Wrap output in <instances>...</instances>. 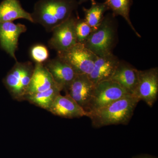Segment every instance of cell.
I'll use <instances>...</instances> for the list:
<instances>
[{"mask_svg": "<svg viewBox=\"0 0 158 158\" xmlns=\"http://www.w3.org/2000/svg\"><path fill=\"white\" fill-rule=\"evenodd\" d=\"M78 5L77 0H38L31 13L33 23L52 32L73 15Z\"/></svg>", "mask_w": 158, "mask_h": 158, "instance_id": "cell-1", "label": "cell"}, {"mask_svg": "<svg viewBox=\"0 0 158 158\" xmlns=\"http://www.w3.org/2000/svg\"><path fill=\"white\" fill-rule=\"evenodd\" d=\"M139 101L129 94L104 107L89 113L93 126L101 127L128 123Z\"/></svg>", "mask_w": 158, "mask_h": 158, "instance_id": "cell-2", "label": "cell"}, {"mask_svg": "<svg viewBox=\"0 0 158 158\" xmlns=\"http://www.w3.org/2000/svg\"><path fill=\"white\" fill-rule=\"evenodd\" d=\"M34 68V65L30 61H16L6 75L3 83L12 98L19 101L24 100Z\"/></svg>", "mask_w": 158, "mask_h": 158, "instance_id": "cell-3", "label": "cell"}, {"mask_svg": "<svg viewBox=\"0 0 158 158\" xmlns=\"http://www.w3.org/2000/svg\"><path fill=\"white\" fill-rule=\"evenodd\" d=\"M115 38L116 30L113 19L110 16H106L84 44L98 56H103L113 53Z\"/></svg>", "mask_w": 158, "mask_h": 158, "instance_id": "cell-4", "label": "cell"}, {"mask_svg": "<svg viewBox=\"0 0 158 158\" xmlns=\"http://www.w3.org/2000/svg\"><path fill=\"white\" fill-rule=\"evenodd\" d=\"M70 65L77 74H90L98 56L85 46L77 43L57 56Z\"/></svg>", "mask_w": 158, "mask_h": 158, "instance_id": "cell-5", "label": "cell"}, {"mask_svg": "<svg viewBox=\"0 0 158 158\" xmlns=\"http://www.w3.org/2000/svg\"><path fill=\"white\" fill-rule=\"evenodd\" d=\"M129 94L120 85L112 80L100 82L95 85L88 113Z\"/></svg>", "mask_w": 158, "mask_h": 158, "instance_id": "cell-6", "label": "cell"}, {"mask_svg": "<svg viewBox=\"0 0 158 158\" xmlns=\"http://www.w3.org/2000/svg\"><path fill=\"white\" fill-rule=\"evenodd\" d=\"M158 94V68L139 70L138 82L132 95L152 107L156 101Z\"/></svg>", "mask_w": 158, "mask_h": 158, "instance_id": "cell-7", "label": "cell"}, {"mask_svg": "<svg viewBox=\"0 0 158 158\" xmlns=\"http://www.w3.org/2000/svg\"><path fill=\"white\" fill-rule=\"evenodd\" d=\"M77 20L73 15L52 30V37L48 42L51 49L57 52H64L77 43L76 33Z\"/></svg>", "mask_w": 158, "mask_h": 158, "instance_id": "cell-8", "label": "cell"}, {"mask_svg": "<svg viewBox=\"0 0 158 158\" xmlns=\"http://www.w3.org/2000/svg\"><path fill=\"white\" fill-rule=\"evenodd\" d=\"M94 87L88 75L77 74L65 92L88 113Z\"/></svg>", "mask_w": 158, "mask_h": 158, "instance_id": "cell-9", "label": "cell"}, {"mask_svg": "<svg viewBox=\"0 0 158 158\" xmlns=\"http://www.w3.org/2000/svg\"><path fill=\"white\" fill-rule=\"evenodd\" d=\"M27 27L21 23L13 22L0 23V47L17 61L15 52L18 48L21 34L25 33Z\"/></svg>", "mask_w": 158, "mask_h": 158, "instance_id": "cell-10", "label": "cell"}, {"mask_svg": "<svg viewBox=\"0 0 158 158\" xmlns=\"http://www.w3.org/2000/svg\"><path fill=\"white\" fill-rule=\"evenodd\" d=\"M43 64L51 73L55 84L61 90L66 92L76 77L75 72L58 56L54 59H48Z\"/></svg>", "mask_w": 158, "mask_h": 158, "instance_id": "cell-11", "label": "cell"}, {"mask_svg": "<svg viewBox=\"0 0 158 158\" xmlns=\"http://www.w3.org/2000/svg\"><path fill=\"white\" fill-rule=\"evenodd\" d=\"M49 112L56 116L63 118H73L89 116L85 111L68 94L57 96L51 106Z\"/></svg>", "mask_w": 158, "mask_h": 158, "instance_id": "cell-12", "label": "cell"}, {"mask_svg": "<svg viewBox=\"0 0 158 158\" xmlns=\"http://www.w3.org/2000/svg\"><path fill=\"white\" fill-rule=\"evenodd\" d=\"M113 53L98 57L88 77L94 85L111 79L119 62Z\"/></svg>", "mask_w": 158, "mask_h": 158, "instance_id": "cell-13", "label": "cell"}, {"mask_svg": "<svg viewBox=\"0 0 158 158\" xmlns=\"http://www.w3.org/2000/svg\"><path fill=\"white\" fill-rule=\"evenodd\" d=\"M139 70L128 63L119 61L110 80L116 82L133 95L138 82Z\"/></svg>", "mask_w": 158, "mask_h": 158, "instance_id": "cell-14", "label": "cell"}, {"mask_svg": "<svg viewBox=\"0 0 158 158\" xmlns=\"http://www.w3.org/2000/svg\"><path fill=\"white\" fill-rule=\"evenodd\" d=\"M56 85L51 73L44 64L35 63L25 97L48 90Z\"/></svg>", "mask_w": 158, "mask_h": 158, "instance_id": "cell-15", "label": "cell"}, {"mask_svg": "<svg viewBox=\"0 0 158 158\" xmlns=\"http://www.w3.org/2000/svg\"><path fill=\"white\" fill-rule=\"evenodd\" d=\"M27 20L33 23L31 13L23 8L19 0H3L0 3V23Z\"/></svg>", "mask_w": 158, "mask_h": 158, "instance_id": "cell-16", "label": "cell"}, {"mask_svg": "<svg viewBox=\"0 0 158 158\" xmlns=\"http://www.w3.org/2000/svg\"><path fill=\"white\" fill-rule=\"evenodd\" d=\"M62 91L57 85H55L48 90L27 95L24 100L30 103L49 111L55 99Z\"/></svg>", "mask_w": 158, "mask_h": 158, "instance_id": "cell-17", "label": "cell"}, {"mask_svg": "<svg viewBox=\"0 0 158 158\" xmlns=\"http://www.w3.org/2000/svg\"><path fill=\"white\" fill-rule=\"evenodd\" d=\"M91 7L89 9L83 8L85 13V19L93 31L100 25L104 19V14L109 9L105 2H97L91 0Z\"/></svg>", "mask_w": 158, "mask_h": 158, "instance_id": "cell-18", "label": "cell"}, {"mask_svg": "<svg viewBox=\"0 0 158 158\" xmlns=\"http://www.w3.org/2000/svg\"><path fill=\"white\" fill-rule=\"evenodd\" d=\"M105 3L108 9L112 10L114 17L120 15L123 17L136 36L141 37V35L134 27L130 19V11L132 4V0H105Z\"/></svg>", "mask_w": 158, "mask_h": 158, "instance_id": "cell-19", "label": "cell"}, {"mask_svg": "<svg viewBox=\"0 0 158 158\" xmlns=\"http://www.w3.org/2000/svg\"><path fill=\"white\" fill-rule=\"evenodd\" d=\"M93 30L84 19H77L76 33L77 43L85 44Z\"/></svg>", "mask_w": 158, "mask_h": 158, "instance_id": "cell-20", "label": "cell"}, {"mask_svg": "<svg viewBox=\"0 0 158 158\" xmlns=\"http://www.w3.org/2000/svg\"><path fill=\"white\" fill-rule=\"evenodd\" d=\"M30 56L35 63H44L48 60L49 53L48 49L45 45L36 44L31 48Z\"/></svg>", "mask_w": 158, "mask_h": 158, "instance_id": "cell-21", "label": "cell"}, {"mask_svg": "<svg viewBox=\"0 0 158 158\" xmlns=\"http://www.w3.org/2000/svg\"><path fill=\"white\" fill-rule=\"evenodd\" d=\"M132 158H157L155 157L152 156L150 155H138L135 156L133 157Z\"/></svg>", "mask_w": 158, "mask_h": 158, "instance_id": "cell-22", "label": "cell"}, {"mask_svg": "<svg viewBox=\"0 0 158 158\" xmlns=\"http://www.w3.org/2000/svg\"><path fill=\"white\" fill-rule=\"evenodd\" d=\"M88 1V0H79L78 2L79 5H80V4H81L82 3L85 2H87Z\"/></svg>", "mask_w": 158, "mask_h": 158, "instance_id": "cell-23", "label": "cell"}]
</instances>
